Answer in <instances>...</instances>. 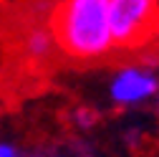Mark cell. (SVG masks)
Segmentation results:
<instances>
[{
    "label": "cell",
    "mask_w": 159,
    "mask_h": 157,
    "mask_svg": "<svg viewBox=\"0 0 159 157\" xmlns=\"http://www.w3.org/2000/svg\"><path fill=\"white\" fill-rule=\"evenodd\" d=\"M109 28L114 53L139 51L159 36V13L154 0H109Z\"/></svg>",
    "instance_id": "obj_2"
},
{
    "label": "cell",
    "mask_w": 159,
    "mask_h": 157,
    "mask_svg": "<svg viewBox=\"0 0 159 157\" xmlns=\"http://www.w3.org/2000/svg\"><path fill=\"white\" fill-rule=\"evenodd\" d=\"M0 157H18L15 145H10V142H0Z\"/></svg>",
    "instance_id": "obj_5"
},
{
    "label": "cell",
    "mask_w": 159,
    "mask_h": 157,
    "mask_svg": "<svg viewBox=\"0 0 159 157\" xmlns=\"http://www.w3.org/2000/svg\"><path fill=\"white\" fill-rule=\"evenodd\" d=\"M157 89H159V81L154 74L131 66L114 76L109 94L116 104H139V102L149 99V96H154Z\"/></svg>",
    "instance_id": "obj_3"
},
{
    "label": "cell",
    "mask_w": 159,
    "mask_h": 157,
    "mask_svg": "<svg viewBox=\"0 0 159 157\" xmlns=\"http://www.w3.org/2000/svg\"><path fill=\"white\" fill-rule=\"evenodd\" d=\"M48 26L56 48L68 61H101L114 53L109 0H58Z\"/></svg>",
    "instance_id": "obj_1"
},
{
    "label": "cell",
    "mask_w": 159,
    "mask_h": 157,
    "mask_svg": "<svg viewBox=\"0 0 159 157\" xmlns=\"http://www.w3.org/2000/svg\"><path fill=\"white\" fill-rule=\"evenodd\" d=\"M154 3H157V13H159V0H154Z\"/></svg>",
    "instance_id": "obj_6"
},
{
    "label": "cell",
    "mask_w": 159,
    "mask_h": 157,
    "mask_svg": "<svg viewBox=\"0 0 159 157\" xmlns=\"http://www.w3.org/2000/svg\"><path fill=\"white\" fill-rule=\"evenodd\" d=\"M20 51L28 61H51L58 51L48 23H30L20 36Z\"/></svg>",
    "instance_id": "obj_4"
}]
</instances>
